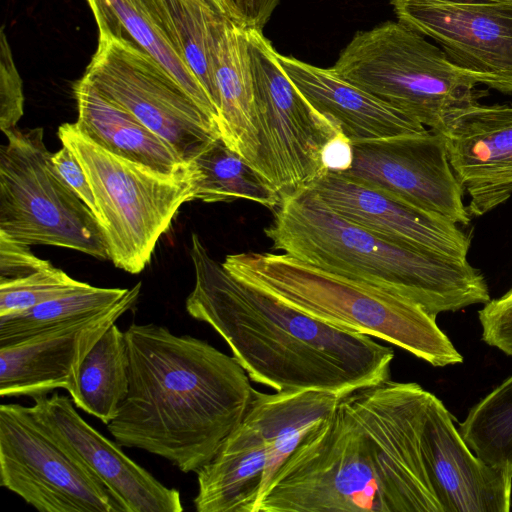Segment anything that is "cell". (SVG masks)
<instances>
[{"label": "cell", "instance_id": "cell-35", "mask_svg": "<svg viewBox=\"0 0 512 512\" xmlns=\"http://www.w3.org/2000/svg\"><path fill=\"white\" fill-rule=\"evenodd\" d=\"M245 27L263 29L280 0H233Z\"/></svg>", "mask_w": 512, "mask_h": 512}, {"label": "cell", "instance_id": "cell-25", "mask_svg": "<svg viewBox=\"0 0 512 512\" xmlns=\"http://www.w3.org/2000/svg\"><path fill=\"white\" fill-rule=\"evenodd\" d=\"M167 33L178 54L201 83L218 120L214 78L217 37L225 16L207 0H158Z\"/></svg>", "mask_w": 512, "mask_h": 512}, {"label": "cell", "instance_id": "cell-20", "mask_svg": "<svg viewBox=\"0 0 512 512\" xmlns=\"http://www.w3.org/2000/svg\"><path fill=\"white\" fill-rule=\"evenodd\" d=\"M278 59L308 102L337 124L352 143L420 134L428 130L344 80L332 68L318 67L280 53Z\"/></svg>", "mask_w": 512, "mask_h": 512}, {"label": "cell", "instance_id": "cell-5", "mask_svg": "<svg viewBox=\"0 0 512 512\" xmlns=\"http://www.w3.org/2000/svg\"><path fill=\"white\" fill-rule=\"evenodd\" d=\"M222 264L234 277L320 321L381 339L435 367L463 362L436 316L392 290L283 252L229 254Z\"/></svg>", "mask_w": 512, "mask_h": 512}, {"label": "cell", "instance_id": "cell-8", "mask_svg": "<svg viewBox=\"0 0 512 512\" xmlns=\"http://www.w3.org/2000/svg\"><path fill=\"white\" fill-rule=\"evenodd\" d=\"M58 137L88 178L109 259L130 274L142 272L179 208L194 201L195 165L185 174L161 173L102 148L76 123L60 125Z\"/></svg>", "mask_w": 512, "mask_h": 512}, {"label": "cell", "instance_id": "cell-2", "mask_svg": "<svg viewBox=\"0 0 512 512\" xmlns=\"http://www.w3.org/2000/svg\"><path fill=\"white\" fill-rule=\"evenodd\" d=\"M195 284L185 307L229 346L249 378L276 392L345 396L390 379L392 347L287 305L230 274L192 235Z\"/></svg>", "mask_w": 512, "mask_h": 512}, {"label": "cell", "instance_id": "cell-27", "mask_svg": "<svg viewBox=\"0 0 512 512\" xmlns=\"http://www.w3.org/2000/svg\"><path fill=\"white\" fill-rule=\"evenodd\" d=\"M128 288L87 289L39 304L32 308L0 316V347L35 334L100 313L118 302Z\"/></svg>", "mask_w": 512, "mask_h": 512}, {"label": "cell", "instance_id": "cell-7", "mask_svg": "<svg viewBox=\"0 0 512 512\" xmlns=\"http://www.w3.org/2000/svg\"><path fill=\"white\" fill-rule=\"evenodd\" d=\"M326 391L253 389L239 425L196 471L198 512H256L275 476L304 438L335 410Z\"/></svg>", "mask_w": 512, "mask_h": 512}, {"label": "cell", "instance_id": "cell-32", "mask_svg": "<svg viewBox=\"0 0 512 512\" xmlns=\"http://www.w3.org/2000/svg\"><path fill=\"white\" fill-rule=\"evenodd\" d=\"M50 265L38 258L30 245L0 231V280L20 278Z\"/></svg>", "mask_w": 512, "mask_h": 512}, {"label": "cell", "instance_id": "cell-24", "mask_svg": "<svg viewBox=\"0 0 512 512\" xmlns=\"http://www.w3.org/2000/svg\"><path fill=\"white\" fill-rule=\"evenodd\" d=\"M129 390V357L125 333L115 324L83 360L74 405L108 425L118 415Z\"/></svg>", "mask_w": 512, "mask_h": 512}, {"label": "cell", "instance_id": "cell-13", "mask_svg": "<svg viewBox=\"0 0 512 512\" xmlns=\"http://www.w3.org/2000/svg\"><path fill=\"white\" fill-rule=\"evenodd\" d=\"M397 20L432 39L480 84L512 94V0H390Z\"/></svg>", "mask_w": 512, "mask_h": 512}, {"label": "cell", "instance_id": "cell-17", "mask_svg": "<svg viewBox=\"0 0 512 512\" xmlns=\"http://www.w3.org/2000/svg\"><path fill=\"white\" fill-rule=\"evenodd\" d=\"M422 453L442 512L510 511L512 474L475 455L434 394L427 407Z\"/></svg>", "mask_w": 512, "mask_h": 512}, {"label": "cell", "instance_id": "cell-30", "mask_svg": "<svg viewBox=\"0 0 512 512\" xmlns=\"http://www.w3.org/2000/svg\"><path fill=\"white\" fill-rule=\"evenodd\" d=\"M24 100L23 82L3 27L0 36V129L3 134L17 128L24 114Z\"/></svg>", "mask_w": 512, "mask_h": 512}, {"label": "cell", "instance_id": "cell-26", "mask_svg": "<svg viewBox=\"0 0 512 512\" xmlns=\"http://www.w3.org/2000/svg\"><path fill=\"white\" fill-rule=\"evenodd\" d=\"M198 182L194 200L206 203L245 199L275 210L282 196L245 158L217 138L194 160Z\"/></svg>", "mask_w": 512, "mask_h": 512}, {"label": "cell", "instance_id": "cell-1", "mask_svg": "<svg viewBox=\"0 0 512 512\" xmlns=\"http://www.w3.org/2000/svg\"><path fill=\"white\" fill-rule=\"evenodd\" d=\"M432 393L391 379L341 397L256 512H442L422 453Z\"/></svg>", "mask_w": 512, "mask_h": 512}, {"label": "cell", "instance_id": "cell-31", "mask_svg": "<svg viewBox=\"0 0 512 512\" xmlns=\"http://www.w3.org/2000/svg\"><path fill=\"white\" fill-rule=\"evenodd\" d=\"M478 316L483 341L512 356V289L484 304Z\"/></svg>", "mask_w": 512, "mask_h": 512}, {"label": "cell", "instance_id": "cell-11", "mask_svg": "<svg viewBox=\"0 0 512 512\" xmlns=\"http://www.w3.org/2000/svg\"><path fill=\"white\" fill-rule=\"evenodd\" d=\"M82 78L169 143L186 163L220 138L215 120L154 58L124 38L99 33Z\"/></svg>", "mask_w": 512, "mask_h": 512}, {"label": "cell", "instance_id": "cell-9", "mask_svg": "<svg viewBox=\"0 0 512 512\" xmlns=\"http://www.w3.org/2000/svg\"><path fill=\"white\" fill-rule=\"evenodd\" d=\"M0 147V231L32 245L109 259L100 225L54 168L43 128L13 129Z\"/></svg>", "mask_w": 512, "mask_h": 512}, {"label": "cell", "instance_id": "cell-23", "mask_svg": "<svg viewBox=\"0 0 512 512\" xmlns=\"http://www.w3.org/2000/svg\"><path fill=\"white\" fill-rule=\"evenodd\" d=\"M87 3L99 33L124 38L154 58L217 124L212 102L167 33L158 0H87Z\"/></svg>", "mask_w": 512, "mask_h": 512}, {"label": "cell", "instance_id": "cell-6", "mask_svg": "<svg viewBox=\"0 0 512 512\" xmlns=\"http://www.w3.org/2000/svg\"><path fill=\"white\" fill-rule=\"evenodd\" d=\"M331 68L344 80L441 134L481 97L474 75L399 21L357 32Z\"/></svg>", "mask_w": 512, "mask_h": 512}, {"label": "cell", "instance_id": "cell-14", "mask_svg": "<svg viewBox=\"0 0 512 512\" xmlns=\"http://www.w3.org/2000/svg\"><path fill=\"white\" fill-rule=\"evenodd\" d=\"M351 166L338 174L388 192L458 225L471 221L443 134L424 133L352 143ZM336 173V172H335Z\"/></svg>", "mask_w": 512, "mask_h": 512}, {"label": "cell", "instance_id": "cell-10", "mask_svg": "<svg viewBox=\"0 0 512 512\" xmlns=\"http://www.w3.org/2000/svg\"><path fill=\"white\" fill-rule=\"evenodd\" d=\"M245 32L260 143L256 170L283 197L326 173L322 149L341 129L297 89L262 29L245 27Z\"/></svg>", "mask_w": 512, "mask_h": 512}, {"label": "cell", "instance_id": "cell-12", "mask_svg": "<svg viewBox=\"0 0 512 512\" xmlns=\"http://www.w3.org/2000/svg\"><path fill=\"white\" fill-rule=\"evenodd\" d=\"M0 485L40 512H125L20 404L0 406Z\"/></svg>", "mask_w": 512, "mask_h": 512}, {"label": "cell", "instance_id": "cell-22", "mask_svg": "<svg viewBox=\"0 0 512 512\" xmlns=\"http://www.w3.org/2000/svg\"><path fill=\"white\" fill-rule=\"evenodd\" d=\"M78 128L102 148L165 174H185L194 169L160 136L131 113L104 97L83 78L73 87Z\"/></svg>", "mask_w": 512, "mask_h": 512}, {"label": "cell", "instance_id": "cell-34", "mask_svg": "<svg viewBox=\"0 0 512 512\" xmlns=\"http://www.w3.org/2000/svg\"><path fill=\"white\" fill-rule=\"evenodd\" d=\"M321 160L326 172H343L353 160L352 142L342 133H338L325 144Z\"/></svg>", "mask_w": 512, "mask_h": 512}, {"label": "cell", "instance_id": "cell-18", "mask_svg": "<svg viewBox=\"0 0 512 512\" xmlns=\"http://www.w3.org/2000/svg\"><path fill=\"white\" fill-rule=\"evenodd\" d=\"M331 210L390 241L467 259L470 238L458 224L388 192L326 172L309 187Z\"/></svg>", "mask_w": 512, "mask_h": 512}, {"label": "cell", "instance_id": "cell-16", "mask_svg": "<svg viewBox=\"0 0 512 512\" xmlns=\"http://www.w3.org/2000/svg\"><path fill=\"white\" fill-rule=\"evenodd\" d=\"M140 289L139 282L100 313L0 347V395L34 398L56 389L71 394L83 360L102 335L135 305Z\"/></svg>", "mask_w": 512, "mask_h": 512}, {"label": "cell", "instance_id": "cell-19", "mask_svg": "<svg viewBox=\"0 0 512 512\" xmlns=\"http://www.w3.org/2000/svg\"><path fill=\"white\" fill-rule=\"evenodd\" d=\"M443 135L471 216H482L512 196V104L477 103L458 114Z\"/></svg>", "mask_w": 512, "mask_h": 512}, {"label": "cell", "instance_id": "cell-4", "mask_svg": "<svg viewBox=\"0 0 512 512\" xmlns=\"http://www.w3.org/2000/svg\"><path fill=\"white\" fill-rule=\"evenodd\" d=\"M264 232L274 250L392 290L434 316L491 300L467 259L383 238L331 210L310 188L283 196Z\"/></svg>", "mask_w": 512, "mask_h": 512}, {"label": "cell", "instance_id": "cell-36", "mask_svg": "<svg viewBox=\"0 0 512 512\" xmlns=\"http://www.w3.org/2000/svg\"><path fill=\"white\" fill-rule=\"evenodd\" d=\"M220 14L241 23V18L233 0H207Z\"/></svg>", "mask_w": 512, "mask_h": 512}, {"label": "cell", "instance_id": "cell-33", "mask_svg": "<svg viewBox=\"0 0 512 512\" xmlns=\"http://www.w3.org/2000/svg\"><path fill=\"white\" fill-rule=\"evenodd\" d=\"M51 161L63 180L69 185L74 193L89 207L91 212L98 216V210L94 195L81 164L73 152L62 145V148L56 153H52Z\"/></svg>", "mask_w": 512, "mask_h": 512}, {"label": "cell", "instance_id": "cell-28", "mask_svg": "<svg viewBox=\"0 0 512 512\" xmlns=\"http://www.w3.org/2000/svg\"><path fill=\"white\" fill-rule=\"evenodd\" d=\"M458 430L475 455L512 474V375L470 409Z\"/></svg>", "mask_w": 512, "mask_h": 512}, {"label": "cell", "instance_id": "cell-15", "mask_svg": "<svg viewBox=\"0 0 512 512\" xmlns=\"http://www.w3.org/2000/svg\"><path fill=\"white\" fill-rule=\"evenodd\" d=\"M29 407L38 423L95 476L125 512H181L180 492L157 480L112 442L89 425L72 399L53 393L32 398Z\"/></svg>", "mask_w": 512, "mask_h": 512}, {"label": "cell", "instance_id": "cell-29", "mask_svg": "<svg viewBox=\"0 0 512 512\" xmlns=\"http://www.w3.org/2000/svg\"><path fill=\"white\" fill-rule=\"evenodd\" d=\"M90 286L53 265L20 278L0 280V316L17 313Z\"/></svg>", "mask_w": 512, "mask_h": 512}, {"label": "cell", "instance_id": "cell-21", "mask_svg": "<svg viewBox=\"0 0 512 512\" xmlns=\"http://www.w3.org/2000/svg\"><path fill=\"white\" fill-rule=\"evenodd\" d=\"M214 78L220 137L256 169L260 143L245 26L227 17L217 37Z\"/></svg>", "mask_w": 512, "mask_h": 512}, {"label": "cell", "instance_id": "cell-3", "mask_svg": "<svg viewBox=\"0 0 512 512\" xmlns=\"http://www.w3.org/2000/svg\"><path fill=\"white\" fill-rule=\"evenodd\" d=\"M124 333L129 390L109 432L122 447L196 472L242 421L249 376L233 356L165 326L131 324Z\"/></svg>", "mask_w": 512, "mask_h": 512}]
</instances>
